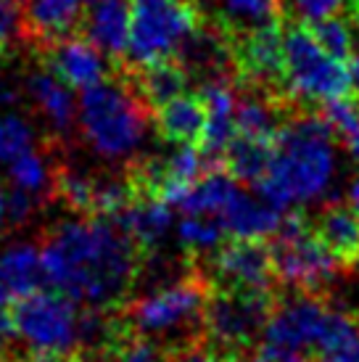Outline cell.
<instances>
[{
  "instance_id": "obj_25",
  "label": "cell",
  "mask_w": 359,
  "mask_h": 362,
  "mask_svg": "<svg viewBox=\"0 0 359 362\" xmlns=\"http://www.w3.org/2000/svg\"><path fill=\"white\" fill-rule=\"evenodd\" d=\"M217 24L228 35L249 32L264 24H275L283 11V0H214Z\"/></svg>"
},
{
  "instance_id": "obj_8",
  "label": "cell",
  "mask_w": 359,
  "mask_h": 362,
  "mask_svg": "<svg viewBox=\"0 0 359 362\" xmlns=\"http://www.w3.org/2000/svg\"><path fill=\"white\" fill-rule=\"evenodd\" d=\"M286 45V90L293 103H328L333 98L351 95L349 69L322 51L310 24H290L283 32Z\"/></svg>"
},
{
  "instance_id": "obj_36",
  "label": "cell",
  "mask_w": 359,
  "mask_h": 362,
  "mask_svg": "<svg viewBox=\"0 0 359 362\" xmlns=\"http://www.w3.org/2000/svg\"><path fill=\"white\" fill-rule=\"evenodd\" d=\"M349 80H351V90H354V95L359 98V53H354L349 59Z\"/></svg>"
},
{
  "instance_id": "obj_40",
  "label": "cell",
  "mask_w": 359,
  "mask_h": 362,
  "mask_svg": "<svg viewBox=\"0 0 359 362\" xmlns=\"http://www.w3.org/2000/svg\"><path fill=\"white\" fill-rule=\"evenodd\" d=\"M16 357H19V354H13V357H6V360H0V362H16Z\"/></svg>"
},
{
  "instance_id": "obj_20",
  "label": "cell",
  "mask_w": 359,
  "mask_h": 362,
  "mask_svg": "<svg viewBox=\"0 0 359 362\" xmlns=\"http://www.w3.org/2000/svg\"><path fill=\"white\" fill-rule=\"evenodd\" d=\"M119 69L130 77L138 95L148 103L151 111L185 95V88L190 82V71L182 66L180 59L153 61L148 66H138V69H127V66H119Z\"/></svg>"
},
{
  "instance_id": "obj_7",
  "label": "cell",
  "mask_w": 359,
  "mask_h": 362,
  "mask_svg": "<svg viewBox=\"0 0 359 362\" xmlns=\"http://www.w3.org/2000/svg\"><path fill=\"white\" fill-rule=\"evenodd\" d=\"M204 24L193 0H132V27L127 69L148 66L153 61L177 59L182 45Z\"/></svg>"
},
{
  "instance_id": "obj_5",
  "label": "cell",
  "mask_w": 359,
  "mask_h": 362,
  "mask_svg": "<svg viewBox=\"0 0 359 362\" xmlns=\"http://www.w3.org/2000/svg\"><path fill=\"white\" fill-rule=\"evenodd\" d=\"M269 249L275 259L278 283L293 293H312L328 299L330 288L339 281V272L346 270L314 235L310 217L299 209L286 211Z\"/></svg>"
},
{
  "instance_id": "obj_11",
  "label": "cell",
  "mask_w": 359,
  "mask_h": 362,
  "mask_svg": "<svg viewBox=\"0 0 359 362\" xmlns=\"http://www.w3.org/2000/svg\"><path fill=\"white\" fill-rule=\"evenodd\" d=\"M214 288L222 291H275L278 272L272 249L264 241L230 238L209 257L196 259Z\"/></svg>"
},
{
  "instance_id": "obj_33",
  "label": "cell",
  "mask_w": 359,
  "mask_h": 362,
  "mask_svg": "<svg viewBox=\"0 0 359 362\" xmlns=\"http://www.w3.org/2000/svg\"><path fill=\"white\" fill-rule=\"evenodd\" d=\"M16 362H88L80 352H32L16 357Z\"/></svg>"
},
{
  "instance_id": "obj_23",
  "label": "cell",
  "mask_w": 359,
  "mask_h": 362,
  "mask_svg": "<svg viewBox=\"0 0 359 362\" xmlns=\"http://www.w3.org/2000/svg\"><path fill=\"white\" fill-rule=\"evenodd\" d=\"M238 191V180L222 164H217V167H209L199 180L190 185L188 193L180 199L177 209H182L185 214H214V217H220Z\"/></svg>"
},
{
  "instance_id": "obj_13",
  "label": "cell",
  "mask_w": 359,
  "mask_h": 362,
  "mask_svg": "<svg viewBox=\"0 0 359 362\" xmlns=\"http://www.w3.org/2000/svg\"><path fill=\"white\" fill-rule=\"evenodd\" d=\"M40 61L64 85L77 88V90H88L93 85L109 80L111 71L106 56L90 40L74 37V35L40 51Z\"/></svg>"
},
{
  "instance_id": "obj_22",
  "label": "cell",
  "mask_w": 359,
  "mask_h": 362,
  "mask_svg": "<svg viewBox=\"0 0 359 362\" xmlns=\"http://www.w3.org/2000/svg\"><path fill=\"white\" fill-rule=\"evenodd\" d=\"M117 222L130 233V238L140 246V252L148 257L170 235L172 206L159 199H138L132 206L122 211Z\"/></svg>"
},
{
  "instance_id": "obj_21",
  "label": "cell",
  "mask_w": 359,
  "mask_h": 362,
  "mask_svg": "<svg viewBox=\"0 0 359 362\" xmlns=\"http://www.w3.org/2000/svg\"><path fill=\"white\" fill-rule=\"evenodd\" d=\"M153 122L161 138L172 146H201L209 114L201 95H180L153 111Z\"/></svg>"
},
{
  "instance_id": "obj_37",
  "label": "cell",
  "mask_w": 359,
  "mask_h": 362,
  "mask_svg": "<svg viewBox=\"0 0 359 362\" xmlns=\"http://www.w3.org/2000/svg\"><path fill=\"white\" fill-rule=\"evenodd\" d=\"M349 204L354 206V211L359 214V177H354L349 185Z\"/></svg>"
},
{
  "instance_id": "obj_1",
  "label": "cell",
  "mask_w": 359,
  "mask_h": 362,
  "mask_svg": "<svg viewBox=\"0 0 359 362\" xmlns=\"http://www.w3.org/2000/svg\"><path fill=\"white\" fill-rule=\"evenodd\" d=\"M40 254L48 283L71 302L117 310L146 267V254L130 233L109 217H80L42 233Z\"/></svg>"
},
{
  "instance_id": "obj_28",
  "label": "cell",
  "mask_w": 359,
  "mask_h": 362,
  "mask_svg": "<svg viewBox=\"0 0 359 362\" xmlns=\"http://www.w3.org/2000/svg\"><path fill=\"white\" fill-rule=\"evenodd\" d=\"M35 130L21 114H0V161L13 164L27 151L35 148Z\"/></svg>"
},
{
  "instance_id": "obj_14",
  "label": "cell",
  "mask_w": 359,
  "mask_h": 362,
  "mask_svg": "<svg viewBox=\"0 0 359 362\" xmlns=\"http://www.w3.org/2000/svg\"><path fill=\"white\" fill-rule=\"evenodd\" d=\"M132 0H88L82 37L90 40L103 56H109L117 66L124 64L130 51Z\"/></svg>"
},
{
  "instance_id": "obj_18",
  "label": "cell",
  "mask_w": 359,
  "mask_h": 362,
  "mask_svg": "<svg viewBox=\"0 0 359 362\" xmlns=\"http://www.w3.org/2000/svg\"><path fill=\"white\" fill-rule=\"evenodd\" d=\"M286 211H280L275 204H269L261 193L238 191L235 199L225 206L220 222L230 238H249V241H264L280 230V222Z\"/></svg>"
},
{
  "instance_id": "obj_38",
  "label": "cell",
  "mask_w": 359,
  "mask_h": 362,
  "mask_svg": "<svg viewBox=\"0 0 359 362\" xmlns=\"http://www.w3.org/2000/svg\"><path fill=\"white\" fill-rule=\"evenodd\" d=\"M225 362H267L259 352H251V354H240V357H225Z\"/></svg>"
},
{
  "instance_id": "obj_32",
  "label": "cell",
  "mask_w": 359,
  "mask_h": 362,
  "mask_svg": "<svg viewBox=\"0 0 359 362\" xmlns=\"http://www.w3.org/2000/svg\"><path fill=\"white\" fill-rule=\"evenodd\" d=\"M13 336H16V328H13V320H11V312L0 307V360L16 354L13 352Z\"/></svg>"
},
{
  "instance_id": "obj_30",
  "label": "cell",
  "mask_w": 359,
  "mask_h": 362,
  "mask_svg": "<svg viewBox=\"0 0 359 362\" xmlns=\"http://www.w3.org/2000/svg\"><path fill=\"white\" fill-rule=\"evenodd\" d=\"M283 3L296 16V21H301V24H317V21L339 16L341 11L351 8L354 0H283Z\"/></svg>"
},
{
  "instance_id": "obj_24",
  "label": "cell",
  "mask_w": 359,
  "mask_h": 362,
  "mask_svg": "<svg viewBox=\"0 0 359 362\" xmlns=\"http://www.w3.org/2000/svg\"><path fill=\"white\" fill-rule=\"evenodd\" d=\"M272 148L275 141H261V138H249V135H238L230 143L225 151L222 167L235 177L238 182H254L259 185L267 175L269 164H272Z\"/></svg>"
},
{
  "instance_id": "obj_34",
  "label": "cell",
  "mask_w": 359,
  "mask_h": 362,
  "mask_svg": "<svg viewBox=\"0 0 359 362\" xmlns=\"http://www.w3.org/2000/svg\"><path fill=\"white\" fill-rule=\"evenodd\" d=\"M24 95V85L11 77H0V106H16Z\"/></svg>"
},
{
  "instance_id": "obj_39",
  "label": "cell",
  "mask_w": 359,
  "mask_h": 362,
  "mask_svg": "<svg viewBox=\"0 0 359 362\" xmlns=\"http://www.w3.org/2000/svg\"><path fill=\"white\" fill-rule=\"evenodd\" d=\"M349 16H351V24H354V27L359 30V0H354V3H351Z\"/></svg>"
},
{
  "instance_id": "obj_27",
  "label": "cell",
  "mask_w": 359,
  "mask_h": 362,
  "mask_svg": "<svg viewBox=\"0 0 359 362\" xmlns=\"http://www.w3.org/2000/svg\"><path fill=\"white\" fill-rule=\"evenodd\" d=\"M319 117L328 122L333 138L343 143V148L351 153V159L359 161V98L343 95V98H333V101L317 106Z\"/></svg>"
},
{
  "instance_id": "obj_16",
  "label": "cell",
  "mask_w": 359,
  "mask_h": 362,
  "mask_svg": "<svg viewBox=\"0 0 359 362\" xmlns=\"http://www.w3.org/2000/svg\"><path fill=\"white\" fill-rule=\"evenodd\" d=\"M21 85H24V95L30 98L35 111L48 122L50 135L64 141L71 132V127H74V109H77V106H74V98H71V93H69V85H64V82H61L50 69H45V66L30 71V74L21 80Z\"/></svg>"
},
{
  "instance_id": "obj_4",
  "label": "cell",
  "mask_w": 359,
  "mask_h": 362,
  "mask_svg": "<svg viewBox=\"0 0 359 362\" xmlns=\"http://www.w3.org/2000/svg\"><path fill=\"white\" fill-rule=\"evenodd\" d=\"M151 106L140 98L130 77L119 66L109 80L82 90L77 111L82 141L100 159L127 164L140 159L138 151L151 130Z\"/></svg>"
},
{
  "instance_id": "obj_15",
  "label": "cell",
  "mask_w": 359,
  "mask_h": 362,
  "mask_svg": "<svg viewBox=\"0 0 359 362\" xmlns=\"http://www.w3.org/2000/svg\"><path fill=\"white\" fill-rule=\"evenodd\" d=\"M88 0H30L21 8L24 42L40 53L48 45L71 37L82 27Z\"/></svg>"
},
{
  "instance_id": "obj_29",
  "label": "cell",
  "mask_w": 359,
  "mask_h": 362,
  "mask_svg": "<svg viewBox=\"0 0 359 362\" xmlns=\"http://www.w3.org/2000/svg\"><path fill=\"white\" fill-rule=\"evenodd\" d=\"M354 24L343 16H330L312 24V35L317 37L322 51L330 53L336 61H349L354 56Z\"/></svg>"
},
{
  "instance_id": "obj_2",
  "label": "cell",
  "mask_w": 359,
  "mask_h": 362,
  "mask_svg": "<svg viewBox=\"0 0 359 362\" xmlns=\"http://www.w3.org/2000/svg\"><path fill=\"white\" fill-rule=\"evenodd\" d=\"M333 141L336 138L319 111L304 109L293 114L275 138L272 164L257 193L280 211L319 199L336 172Z\"/></svg>"
},
{
  "instance_id": "obj_10",
  "label": "cell",
  "mask_w": 359,
  "mask_h": 362,
  "mask_svg": "<svg viewBox=\"0 0 359 362\" xmlns=\"http://www.w3.org/2000/svg\"><path fill=\"white\" fill-rule=\"evenodd\" d=\"M11 320L32 352H77L80 312L61 291H37L11 304Z\"/></svg>"
},
{
  "instance_id": "obj_6",
  "label": "cell",
  "mask_w": 359,
  "mask_h": 362,
  "mask_svg": "<svg viewBox=\"0 0 359 362\" xmlns=\"http://www.w3.org/2000/svg\"><path fill=\"white\" fill-rule=\"evenodd\" d=\"M278 291L211 288L204 315V344L222 357L257 352L272 310L278 304Z\"/></svg>"
},
{
  "instance_id": "obj_17",
  "label": "cell",
  "mask_w": 359,
  "mask_h": 362,
  "mask_svg": "<svg viewBox=\"0 0 359 362\" xmlns=\"http://www.w3.org/2000/svg\"><path fill=\"white\" fill-rule=\"evenodd\" d=\"M48 283L42 267L40 246L35 243H16L0 252V307L16 304L32 293L42 291Z\"/></svg>"
},
{
  "instance_id": "obj_9",
  "label": "cell",
  "mask_w": 359,
  "mask_h": 362,
  "mask_svg": "<svg viewBox=\"0 0 359 362\" xmlns=\"http://www.w3.org/2000/svg\"><path fill=\"white\" fill-rule=\"evenodd\" d=\"M330 310L333 307L325 296H312V293L278 296V304L272 310L257 352L267 362H290L301 354L317 357Z\"/></svg>"
},
{
  "instance_id": "obj_12",
  "label": "cell",
  "mask_w": 359,
  "mask_h": 362,
  "mask_svg": "<svg viewBox=\"0 0 359 362\" xmlns=\"http://www.w3.org/2000/svg\"><path fill=\"white\" fill-rule=\"evenodd\" d=\"M233 48V66L240 88H257L275 95H286V45L280 21L257 30L228 35Z\"/></svg>"
},
{
  "instance_id": "obj_3",
  "label": "cell",
  "mask_w": 359,
  "mask_h": 362,
  "mask_svg": "<svg viewBox=\"0 0 359 362\" xmlns=\"http://www.w3.org/2000/svg\"><path fill=\"white\" fill-rule=\"evenodd\" d=\"M211 288L214 286L201 264L188 257L185 270L175 281L130 299L122 307V315L132 333L161 344L167 352H182L204 344V315Z\"/></svg>"
},
{
  "instance_id": "obj_35",
  "label": "cell",
  "mask_w": 359,
  "mask_h": 362,
  "mask_svg": "<svg viewBox=\"0 0 359 362\" xmlns=\"http://www.w3.org/2000/svg\"><path fill=\"white\" fill-rule=\"evenodd\" d=\"M11 230V220H8V188L0 182V238Z\"/></svg>"
},
{
  "instance_id": "obj_19",
  "label": "cell",
  "mask_w": 359,
  "mask_h": 362,
  "mask_svg": "<svg viewBox=\"0 0 359 362\" xmlns=\"http://www.w3.org/2000/svg\"><path fill=\"white\" fill-rule=\"evenodd\" d=\"M312 230L319 241L328 246V252L351 270L359 259V214L351 204L330 202L319 206L314 217H310Z\"/></svg>"
},
{
  "instance_id": "obj_31",
  "label": "cell",
  "mask_w": 359,
  "mask_h": 362,
  "mask_svg": "<svg viewBox=\"0 0 359 362\" xmlns=\"http://www.w3.org/2000/svg\"><path fill=\"white\" fill-rule=\"evenodd\" d=\"M16 42H24L21 8L13 0H0V59L13 56Z\"/></svg>"
},
{
  "instance_id": "obj_41",
  "label": "cell",
  "mask_w": 359,
  "mask_h": 362,
  "mask_svg": "<svg viewBox=\"0 0 359 362\" xmlns=\"http://www.w3.org/2000/svg\"><path fill=\"white\" fill-rule=\"evenodd\" d=\"M351 270H357V272H359V259H357V264H354V267H351Z\"/></svg>"
},
{
  "instance_id": "obj_26",
  "label": "cell",
  "mask_w": 359,
  "mask_h": 362,
  "mask_svg": "<svg viewBox=\"0 0 359 362\" xmlns=\"http://www.w3.org/2000/svg\"><path fill=\"white\" fill-rule=\"evenodd\" d=\"M225 228L220 217L214 214H188L177 222V238L190 259L209 257L214 249H220L225 243Z\"/></svg>"
}]
</instances>
